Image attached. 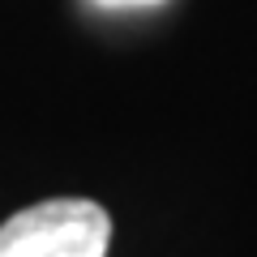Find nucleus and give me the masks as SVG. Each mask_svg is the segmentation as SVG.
<instances>
[{"label": "nucleus", "mask_w": 257, "mask_h": 257, "mask_svg": "<svg viewBox=\"0 0 257 257\" xmlns=\"http://www.w3.org/2000/svg\"><path fill=\"white\" fill-rule=\"evenodd\" d=\"M107 9H128V5H159V0H99Z\"/></svg>", "instance_id": "obj_2"}, {"label": "nucleus", "mask_w": 257, "mask_h": 257, "mask_svg": "<svg viewBox=\"0 0 257 257\" xmlns=\"http://www.w3.org/2000/svg\"><path fill=\"white\" fill-rule=\"evenodd\" d=\"M107 210L86 197H52L0 223V257H107Z\"/></svg>", "instance_id": "obj_1"}]
</instances>
